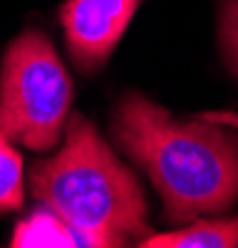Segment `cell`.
Returning a JSON list of instances; mask_svg holds the SVG:
<instances>
[{
	"mask_svg": "<svg viewBox=\"0 0 238 248\" xmlns=\"http://www.w3.org/2000/svg\"><path fill=\"white\" fill-rule=\"evenodd\" d=\"M114 139L164 199L171 223L221 214L238 199V137L198 117L176 122L144 94H127L114 112Z\"/></svg>",
	"mask_w": 238,
	"mask_h": 248,
	"instance_id": "cell-1",
	"label": "cell"
},
{
	"mask_svg": "<svg viewBox=\"0 0 238 248\" xmlns=\"http://www.w3.org/2000/svg\"><path fill=\"white\" fill-rule=\"evenodd\" d=\"M30 186L85 246H122L147 233L142 186L82 114L70 119L62 149L32 167Z\"/></svg>",
	"mask_w": 238,
	"mask_h": 248,
	"instance_id": "cell-2",
	"label": "cell"
},
{
	"mask_svg": "<svg viewBox=\"0 0 238 248\" xmlns=\"http://www.w3.org/2000/svg\"><path fill=\"white\" fill-rule=\"evenodd\" d=\"M72 102V82L50 37L25 30L8 47L0 72V129L32 152L52 149Z\"/></svg>",
	"mask_w": 238,
	"mask_h": 248,
	"instance_id": "cell-3",
	"label": "cell"
},
{
	"mask_svg": "<svg viewBox=\"0 0 238 248\" xmlns=\"http://www.w3.org/2000/svg\"><path fill=\"white\" fill-rule=\"evenodd\" d=\"M136 8L139 0H67L60 20L74 65L85 72L102 67Z\"/></svg>",
	"mask_w": 238,
	"mask_h": 248,
	"instance_id": "cell-4",
	"label": "cell"
},
{
	"mask_svg": "<svg viewBox=\"0 0 238 248\" xmlns=\"http://www.w3.org/2000/svg\"><path fill=\"white\" fill-rule=\"evenodd\" d=\"M144 248H236L238 246V216L223 221H198L171 233H156L139 238Z\"/></svg>",
	"mask_w": 238,
	"mask_h": 248,
	"instance_id": "cell-5",
	"label": "cell"
},
{
	"mask_svg": "<svg viewBox=\"0 0 238 248\" xmlns=\"http://www.w3.org/2000/svg\"><path fill=\"white\" fill-rule=\"evenodd\" d=\"M10 246H85L72 226L52 209H40L17 223Z\"/></svg>",
	"mask_w": 238,
	"mask_h": 248,
	"instance_id": "cell-6",
	"label": "cell"
},
{
	"mask_svg": "<svg viewBox=\"0 0 238 248\" xmlns=\"http://www.w3.org/2000/svg\"><path fill=\"white\" fill-rule=\"evenodd\" d=\"M23 206V156L0 129V214Z\"/></svg>",
	"mask_w": 238,
	"mask_h": 248,
	"instance_id": "cell-7",
	"label": "cell"
},
{
	"mask_svg": "<svg viewBox=\"0 0 238 248\" xmlns=\"http://www.w3.org/2000/svg\"><path fill=\"white\" fill-rule=\"evenodd\" d=\"M221 37H223V47L231 57V65L238 72V0H223Z\"/></svg>",
	"mask_w": 238,
	"mask_h": 248,
	"instance_id": "cell-8",
	"label": "cell"
},
{
	"mask_svg": "<svg viewBox=\"0 0 238 248\" xmlns=\"http://www.w3.org/2000/svg\"><path fill=\"white\" fill-rule=\"evenodd\" d=\"M201 119L213 122V124H228V127L238 129V112H204Z\"/></svg>",
	"mask_w": 238,
	"mask_h": 248,
	"instance_id": "cell-9",
	"label": "cell"
}]
</instances>
